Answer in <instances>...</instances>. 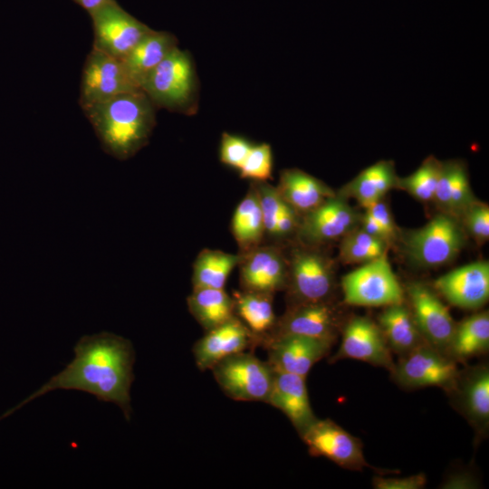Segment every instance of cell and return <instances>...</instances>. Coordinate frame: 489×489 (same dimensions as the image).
<instances>
[{"mask_svg":"<svg viewBox=\"0 0 489 489\" xmlns=\"http://www.w3.org/2000/svg\"><path fill=\"white\" fill-rule=\"evenodd\" d=\"M73 350L75 357L62 371L0 419L50 391L76 389L92 394L100 401L117 404L129 421L130 387L135 379V351L130 340L110 332H101L82 336Z\"/></svg>","mask_w":489,"mask_h":489,"instance_id":"1","label":"cell"},{"mask_svg":"<svg viewBox=\"0 0 489 489\" xmlns=\"http://www.w3.org/2000/svg\"><path fill=\"white\" fill-rule=\"evenodd\" d=\"M102 149L126 160L149 142L156 125L155 106L143 91L123 93L82 110Z\"/></svg>","mask_w":489,"mask_h":489,"instance_id":"2","label":"cell"},{"mask_svg":"<svg viewBox=\"0 0 489 489\" xmlns=\"http://www.w3.org/2000/svg\"><path fill=\"white\" fill-rule=\"evenodd\" d=\"M140 89L155 107L190 111L197 92L196 71L190 54L175 47L147 76Z\"/></svg>","mask_w":489,"mask_h":489,"instance_id":"3","label":"cell"},{"mask_svg":"<svg viewBox=\"0 0 489 489\" xmlns=\"http://www.w3.org/2000/svg\"><path fill=\"white\" fill-rule=\"evenodd\" d=\"M211 370L230 398L266 402L273 380V369L267 361L242 351L222 360Z\"/></svg>","mask_w":489,"mask_h":489,"instance_id":"4","label":"cell"},{"mask_svg":"<svg viewBox=\"0 0 489 489\" xmlns=\"http://www.w3.org/2000/svg\"><path fill=\"white\" fill-rule=\"evenodd\" d=\"M341 286L344 302L349 305L386 307L404 302L403 289L387 253L343 276Z\"/></svg>","mask_w":489,"mask_h":489,"instance_id":"5","label":"cell"},{"mask_svg":"<svg viewBox=\"0 0 489 489\" xmlns=\"http://www.w3.org/2000/svg\"><path fill=\"white\" fill-rule=\"evenodd\" d=\"M463 227L454 216L441 213L405 239L406 252L416 264L436 267L452 261L465 244Z\"/></svg>","mask_w":489,"mask_h":489,"instance_id":"6","label":"cell"},{"mask_svg":"<svg viewBox=\"0 0 489 489\" xmlns=\"http://www.w3.org/2000/svg\"><path fill=\"white\" fill-rule=\"evenodd\" d=\"M92 48L122 60L153 29L125 11L116 0L90 14Z\"/></svg>","mask_w":489,"mask_h":489,"instance_id":"7","label":"cell"},{"mask_svg":"<svg viewBox=\"0 0 489 489\" xmlns=\"http://www.w3.org/2000/svg\"><path fill=\"white\" fill-rule=\"evenodd\" d=\"M138 91L142 90L129 78L120 60L91 49L82 73L79 104L82 110Z\"/></svg>","mask_w":489,"mask_h":489,"instance_id":"8","label":"cell"},{"mask_svg":"<svg viewBox=\"0 0 489 489\" xmlns=\"http://www.w3.org/2000/svg\"><path fill=\"white\" fill-rule=\"evenodd\" d=\"M392 370L398 383L410 388L439 387L452 390L459 377L455 361L427 343L403 355Z\"/></svg>","mask_w":489,"mask_h":489,"instance_id":"9","label":"cell"},{"mask_svg":"<svg viewBox=\"0 0 489 489\" xmlns=\"http://www.w3.org/2000/svg\"><path fill=\"white\" fill-rule=\"evenodd\" d=\"M312 456H323L350 470L369 466L360 439L331 419H317L301 435Z\"/></svg>","mask_w":489,"mask_h":489,"instance_id":"10","label":"cell"},{"mask_svg":"<svg viewBox=\"0 0 489 489\" xmlns=\"http://www.w3.org/2000/svg\"><path fill=\"white\" fill-rule=\"evenodd\" d=\"M407 292L412 315L426 342L441 352L448 350L456 324L446 306L421 283H409Z\"/></svg>","mask_w":489,"mask_h":489,"instance_id":"11","label":"cell"},{"mask_svg":"<svg viewBox=\"0 0 489 489\" xmlns=\"http://www.w3.org/2000/svg\"><path fill=\"white\" fill-rule=\"evenodd\" d=\"M331 342L300 335L271 337L264 342L275 371L306 378L312 366L328 354Z\"/></svg>","mask_w":489,"mask_h":489,"instance_id":"12","label":"cell"},{"mask_svg":"<svg viewBox=\"0 0 489 489\" xmlns=\"http://www.w3.org/2000/svg\"><path fill=\"white\" fill-rule=\"evenodd\" d=\"M357 212L340 196H332L313 210L304 214L298 230L310 244H321L343 237L359 222Z\"/></svg>","mask_w":489,"mask_h":489,"instance_id":"13","label":"cell"},{"mask_svg":"<svg viewBox=\"0 0 489 489\" xmlns=\"http://www.w3.org/2000/svg\"><path fill=\"white\" fill-rule=\"evenodd\" d=\"M354 359L394 369L390 349L378 324L367 317L355 316L345 325L340 347L334 360Z\"/></svg>","mask_w":489,"mask_h":489,"instance_id":"14","label":"cell"},{"mask_svg":"<svg viewBox=\"0 0 489 489\" xmlns=\"http://www.w3.org/2000/svg\"><path fill=\"white\" fill-rule=\"evenodd\" d=\"M434 288L454 306L480 308L489 297V264L475 262L450 271L434 282Z\"/></svg>","mask_w":489,"mask_h":489,"instance_id":"15","label":"cell"},{"mask_svg":"<svg viewBox=\"0 0 489 489\" xmlns=\"http://www.w3.org/2000/svg\"><path fill=\"white\" fill-rule=\"evenodd\" d=\"M333 276L326 257L318 252L295 250L291 261V288L299 303L325 302Z\"/></svg>","mask_w":489,"mask_h":489,"instance_id":"16","label":"cell"},{"mask_svg":"<svg viewBox=\"0 0 489 489\" xmlns=\"http://www.w3.org/2000/svg\"><path fill=\"white\" fill-rule=\"evenodd\" d=\"M254 338L235 316L226 322L206 331L193 347L195 362L200 370L211 369L222 360L245 351Z\"/></svg>","mask_w":489,"mask_h":489,"instance_id":"17","label":"cell"},{"mask_svg":"<svg viewBox=\"0 0 489 489\" xmlns=\"http://www.w3.org/2000/svg\"><path fill=\"white\" fill-rule=\"evenodd\" d=\"M282 411L299 435L313 424V414L305 378L300 375L273 370V380L266 402Z\"/></svg>","mask_w":489,"mask_h":489,"instance_id":"18","label":"cell"},{"mask_svg":"<svg viewBox=\"0 0 489 489\" xmlns=\"http://www.w3.org/2000/svg\"><path fill=\"white\" fill-rule=\"evenodd\" d=\"M336 327L335 312L326 302L298 303L276 322L266 340L280 335H300L332 343Z\"/></svg>","mask_w":489,"mask_h":489,"instance_id":"19","label":"cell"},{"mask_svg":"<svg viewBox=\"0 0 489 489\" xmlns=\"http://www.w3.org/2000/svg\"><path fill=\"white\" fill-rule=\"evenodd\" d=\"M240 264L241 283L246 291L273 294L286 283V263L275 247H255L242 257Z\"/></svg>","mask_w":489,"mask_h":489,"instance_id":"20","label":"cell"},{"mask_svg":"<svg viewBox=\"0 0 489 489\" xmlns=\"http://www.w3.org/2000/svg\"><path fill=\"white\" fill-rule=\"evenodd\" d=\"M177 46L170 33L152 30L121 60L132 80L140 88L147 76Z\"/></svg>","mask_w":489,"mask_h":489,"instance_id":"21","label":"cell"},{"mask_svg":"<svg viewBox=\"0 0 489 489\" xmlns=\"http://www.w3.org/2000/svg\"><path fill=\"white\" fill-rule=\"evenodd\" d=\"M276 187L288 205L298 213L303 214L313 210L335 195L321 180L298 168L282 171Z\"/></svg>","mask_w":489,"mask_h":489,"instance_id":"22","label":"cell"},{"mask_svg":"<svg viewBox=\"0 0 489 489\" xmlns=\"http://www.w3.org/2000/svg\"><path fill=\"white\" fill-rule=\"evenodd\" d=\"M272 295L246 290L234 293L235 313L251 332L255 343H264L276 325Z\"/></svg>","mask_w":489,"mask_h":489,"instance_id":"23","label":"cell"},{"mask_svg":"<svg viewBox=\"0 0 489 489\" xmlns=\"http://www.w3.org/2000/svg\"><path fill=\"white\" fill-rule=\"evenodd\" d=\"M379 326L390 350L397 353L405 355L427 343L411 310L403 302L386 306L379 316Z\"/></svg>","mask_w":489,"mask_h":489,"instance_id":"24","label":"cell"},{"mask_svg":"<svg viewBox=\"0 0 489 489\" xmlns=\"http://www.w3.org/2000/svg\"><path fill=\"white\" fill-rule=\"evenodd\" d=\"M397 180L393 162L381 160L363 169L343 188V192L366 208L383 199L385 194L397 186Z\"/></svg>","mask_w":489,"mask_h":489,"instance_id":"25","label":"cell"},{"mask_svg":"<svg viewBox=\"0 0 489 489\" xmlns=\"http://www.w3.org/2000/svg\"><path fill=\"white\" fill-rule=\"evenodd\" d=\"M187 306L199 324L211 330L234 318L235 303L225 289L193 288Z\"/></svg>","mask_w":489,"mask_h":489,"instance_id":"26","label":"cell"},{"mask_svg":"<svg viewBox=\"0 0 489 489\" xmlns=\"http://www.w3.org/2000/svg\"><path fill=\"white\" fill-rule=\"evenodd\" d=\"M489 347V315L487 312L473 314L455 325L448 347L455 360H465L481 354Z\"/></svg>","mask_w":489,"mask_h":489,"instance_id":"27","label":"cell"},{"mask_svg":"<svg viewBox=\"0 0 489 489\" xmlns=\"http://www.w3.org/2000/svg\"><path fill=\"white\" fill-rule=\"evenodd\" d=\"M242 256L224 251L205 249L197 255L193 267V288L225 289L233 269Z\"/></svg>","mask_w":489,"mask_h":489,"instance_id":"28","label":"cell"},{"mask_svg":"<svg viewBox=\"0 0 489 489\" xmlns=\"http://www.w3.org/2000/svg\"><path fill=\"white\" fill-rule=\"evenodd\" d=\"M232 232L244 250L257 247L265 230L255 185L236 206L232 219Z\"/></svg>","mask_w":489,"mask_h":489,"instance_id":"29","label":"cell"},{"mask_svg":"<svg viewBox=\"0 0 489 489\" xmlns=\"http://www.w3.org/2000/svg\"><path fill=\"white\" fill-rule=\"evenodd\" d=\"M463 405L469 418L478 426H485L489 419V371L475 369L466 379L463 388Z\"/></svg>","mask_w":489,"mask_h":489,"instance_id":"30","label":"cell"},{"mask_svg":"<svg viewBox=\"0 0 489 489\" xmlns=\"http://www.w3.org/2000/svg\"><path fill=\"white\" fill-rule=\"evenodd\" d=\"M387 244L361 229L345 235L340 246V258L345 264H366L386 253Z\"/></svg>","mask_w":489,"mask_h":489,"instance_id":"31","label":"cell"},{"mask_svg":"<svg viewBox=\"0 0 489 489\" xmlns=\"http://www.w3.org/2000/svg\"><path fill=\"white\" fill-rule=\"evenodd\" d=\"M442 162L434 157L427 158L409 176L398 178L397 186L421 201L434 199Z\"/></svg>","mask_w":489,"mask_h":489,"instance_id":"32","label":"cell"},{"mask_svg":"<svg viewBox=\"0 0 489 489\" xmlns=\"http://www.w3.org/2000/svg\"><path fill=\"white\" fill-rule=\"evenodd\" d=\"M242 178L266 182L272 177L273 152L268 143L253 145L238 169Z\"/></svg>","mask_w":489,"mask_h":489,"instance_id":"33","label":"cell"},{"mask_svg":"<svg viewBox=\"0 0 489 489\" xmlns=\"http://www.w3.org/2000/svg\"><path fill=\"white\" fill-rule=\"evenodd\" d=\"M254 185L262 210L264 230L269 235H274L276 220L285 201L277 187L266 182H256Z\"/></svg>","mask_w":489,"mask_h":489,"instance_id":"34","label":"cell"},{"mask_svg":"<svg viewBox=\"0 0 489 489\" xmlns=\"http://www.w3.org/2000/svg\"><path fill=\"white\" fill-rule=\"evenodd\" d=\"M475 201L465 166L457 160L447 212L454 216L461 215Z\"/></svg>","mask_w":489,"mask_h":489,"instance_id":"35","label":"cell"},{"mask_svg":"<svg viewBox=\"0 0 489 489\" xmlns=\"http://www.w3.org/2000/svg\"><path fill=\"white\" fill-rule=\"evenodd\" d=\"M461 215L465 230L477 243H484L489 237L488 206L475 201Z\"/></svg>","mask_w":489,"mask_h":489,"instance_id":"36","label":"cell"},{"mask_svg":"<svg viewBox=\"0 0 489 489\" xmlns=\"http://www.w3.org/2000/svg\"><path fill=\"white\" fill-rule=\"evenodd\" d=\"M253 144L243 137L224 132L221 137L219 157L223 164L239 169Z\"/></svg>","mask_w":489,"mask_h":489,"instance_id":"37","label":"cell"},{"mask_svg":"<svg viewBox=\"0 0 489 489\" xmlns=\"http://www.w3.org/2000/svg\"><path fill=\"white\" fill-rule=\"evenodd\" d=\"M384 230L388 243L393 242L397 237V228L389 208L380 199L365 208Z\"/></svg>","mask_w":489,"mask_h":489,"instance_id":"38","label":"cell"},{"mask_svg":"<svg viewBox=\"0 0 489 489\" xmlns=\"http://www.w3.org/2000/svg\"><path fill=\"white\" fill-rule=\"evenodd\" d=\"M426 484L427 477L424 474L400 478L376 476L373 479V486L377 489H420Z\"/></svg>","mask_w":489,"mask_h":489,"instance_id":"39","label":"cell"},{"mask_svg":"<svg viewBox=\"0 0 489 489\" xmlns=\"http://www.w3.org/2000/svg\"><path fill=\"white\" fill-rule=\"evenodd\" d=\"M298 212L286 202L277 217L274 236H285L298 228L300 221Z\"/></svg>","mask_w":489,"mask_h":489,"instance_id":"40","label":"cell"},{"mask_svg":"<svg viewBox=\"0 0 489 489\" xmlns=\"http://www.w3.org/2000/svg\"><path fill=\"white\" fill-rule=\"evenodd\" d=\"M477 483L474 477L467 474H455L450 476L443 484V488L466 489L476 487Z\"/></svg>","mask_w":489,"mask_h":489,"instance_id":"41","label":"cell"},{"mask_svg":"<svg viewBox=\"0 0 489 489\" xmlns=\"http://www.w3.org/2000/svg\"><path fill=\"white\" fill-rule=\"evenodd\" d=\"M360 222L362 223L361 228L365 232L379 239H381L386 244H388V239L384 230L368 212H365V214L360 219Z\"/></svg>","mask_w":489,"mask_h":489,"instance_id":"42","label":"cell"},{"mask_svg":"<svg viewBox=\"0 0 489 489\" xmlns=\"http://www.w3.org/2000/svg\"><path fill=\"white\" fill-rule=\"evenodd\" d=\"M90 14L115 0H72Z\"/></svg>","mask_w":489,"mask_h":489,"instance_id":"43","label":"cell"}]
</instances>
